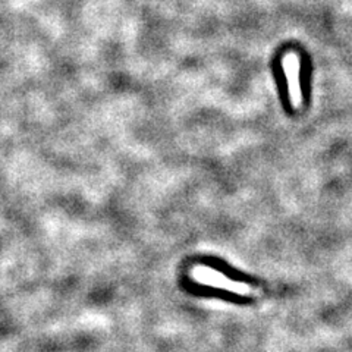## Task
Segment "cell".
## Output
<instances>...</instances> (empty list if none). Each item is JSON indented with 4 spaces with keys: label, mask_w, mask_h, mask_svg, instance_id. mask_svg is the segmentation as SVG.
I'll list each match as a JSON object with an SVG mask.
<instances>
[{
    "label": "cell",
    "mask_w": 352,
    "mask_h": 352,
    "mask_svg": "<svg viewBox=\"0 0 352 352\" xmlns=\"http://www.w3.org/2000/svg\"><path fill=\"white\" fill-rule=\"evenodd\" d=\"M192 278L201 285H207V286H212V288H219V289H226L239 295H248V292L251 291L250 286L229 279L228 276H225V274L206 266L194 267Z\"/></svg>",
    "instance_id": "cell-1"
},
{
    "label": "cell",
    "mask_w": 352,
    "mask_h": 352,
    "mask_svg": "<svg viewBox=\"0 0 352 352\" xmlns=\"http://www.w3.org/2000/svg\"><path fill=\"white\" fill-rule=\"evenodd\" d=\"M283 69L288 80L289 98L294 107L298 109L302 103V94L300 87V58L295 53H286L283 58Z\"/></svg>",
    "instance_id": "cell-2"
}]
</instances>
